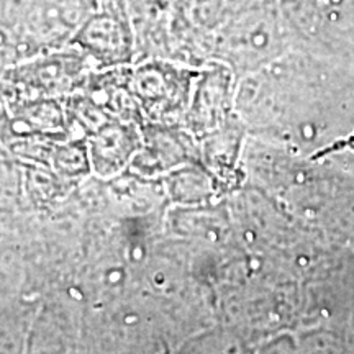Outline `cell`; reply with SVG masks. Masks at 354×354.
Segmentation results:
<instances>
[{"instance_id":"6da1fadb","label":"cell","mask_w":354,"mask_h":354,"mask_svg":"<svg viewBox=\"0 0 354 354\" xmlns=\"http://www.w3.org/2000/svg\"><path fill=\"white\" fill-rule=\"evenodd\" d=\"M79 41L95 55L115 57L127 51L128 33L118 17L102 13L84 25Z\"/></svg>"}]
</instances>
